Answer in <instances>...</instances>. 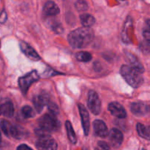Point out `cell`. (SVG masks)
I'll return each mask as SVG.
<instances>
[{
    "mask_svg": "<svg viewBox=\"0 0 150 150\" xmlns=\"http://www.w3.org/2000/svg\"><path fill=\"white\" fill-rule=\"evenodd\" d=\"M93 30L90 28L81 27L73 30L69 34L67 40L73 48H86L92 42L94 39Z\"/></svg>",
    "mask_w": 150,
    "mask_h": 150,
    "instance_id": "obj_1",
    "label": "cell"
},
{
    "mask_svg": "<svg viewBox=\"0 0 150 150\" xmlns=\"http://www.w3.org/2000/svg\"><path fill=\"white\" fill-rule=\"evenodd\" d=\"M38 136L48 135V133L55 132L59 128L60 124L55 115L46 114L42 116L38 120Z\"/></svg>",
    "mask_w": 150,
    "mask_h": 150,
    "instance_id": "obj_2",
    "label": "cell"
},
{
    "mask_svg": "<svg viewBox=\"0 0 150 150\" xmlns=\"http://www.w3.org/2000/svg\"><path fill=\"white\" fill-rule=\"evenodd\" d=\"M120 73L125 81L133 88H139L142 85L144 79L142 73L131 66L122 65L120 68Z\"/></svg>",
    "mask_w": 150,
    "mask_h": 150,
    "instance_id": "obj_3",
    "label": "cell"
},
{
    "mask_svg": "<svg viewBox=\"0 0 150 150\" xmlns=\"http://www.w3.org/2000/svg\"><path fill=\"white\" fill-rule=\"evenodd\" d=\"M40 79V76L37 70H32L18 79V85L23 95H26L31 85Z\"/></svg>",
    "mask_w": 150,
    "mask_h": 150,
    "instance_id": "obj_4",
    "label": "cell"
},
{
    "mask_svg": "<svg viewBox=\"0 0 150 150\" xmlns=\"http://www.w3.org/2000/svg\"><path fill=\"white\" fill-rule=\"evenodd\" d=\"M87 105L91 112L95 115L100 114L101 111V102L98 93L94 90H90L88 94Z\"/></svg>",
    "mask_w": 150,
    "mask_h": 150,
    "instance_id": "obj_5",
    "label": "cell"
},
{
    "mask_svg": "<svg viewBox=\"0 0 150 150\" xmlns=\"http://www.w3.org/2000/svg\"><path fill=\"white\" fill-rule=\"evenodd\" d=\"M36 146L38 150H57V144L49 135L39 136L36 142Z\"/></svg>",
    "mask_w": 150,
    "mask_h": 150,
    "instance_id": "obj_6",
    "label": "cell"
},
{
    "mask_svg": "<svg viewBox=\"0 0 150 150\" xmlns=\"http://www.w3.org/2000/svg\"><path fill=\"white\" fill-rule=\"evenodd\" d=\"M78 107H79V114H80L81 118L82 127H83V133H84L85 136H87L89 135V129H90L89 112H88L86 108H85V106L83 104L79 103Z\"/></svg>",
    "mask_w": 150,
    "mask_h": 150,
    "instance_id": "obj_7",
    "label": "cell"
},
{
    "mask_svg": "<svg viewBox=\"0 0 150 150\" xmlns=\"http://www.w3.org/2000/svg\"><path fill=\"white\" fill-rule=\"evenodd\" d=\"M32 102H33L37 111L40 113L43 109L44 106L48 105V103L50 102L49 96H48V94L42 92V93L34 97V98L32 99Z\"/></svg>",
    "mask_w": 150,
    "mask_h": 150,
    "instance_id": "obj_8",
    "label": "cell"
},
{
    "mask_svg": "<svg viewBox=\"0 0 150 150\" xmlns=\"http://www.w3.org/2000/svg\"><path fill=\"white\" fill-rule=\"evenodd\" d=\"M108 111L111 112L114 117L119 119H124L127 116L125 109L124 107L117 102H112L108 105Z\"/></svg>",
    "mask_w": 150,
    "mask_h": 150,
    "instance_id": "obj_9",
    "label": "cell"
},
{
    "mask_svg": "<svg viewBox=\"0 0 150 150\" xmlns=\"http://www.w3.org/2000/svg\"><path fill=\"white\" fill-rule=\"evenodd\" d=\"M109 140L111 146L114 148H119L123 142V135L117 128L111 129L109 133Z\"/></svg>",
    "mask_w": 150,
    "mask_h": 150,
    "instance_id": "obj_10",
    "label": "cell"
},
{
    "mask_svg": "<svg viewBox=\"0 0 150 150\" xmlns=\"http://www.w3.org/2000/svg\"><path fill=\"white\" fill-rule=\"evenodd\" d=\"M20 48L22 52L32 61H39L40 59V57L35 51V50L32 46L25 42H21L20 43Z\"/></svg>",
    "mask_w": 150,
    "mask_h": 150,
    "instance_id": "obj_11",
    "label": "cell"
},
{
    "mask_svg": "<svg viewBox=\"0 0 150 150\" xmlns=\"http://www.w3.org/2000/svg\"><path fill=\"white\" fill-rule=\"evenodd\" d=\"M130 110L134 115L138 116V117H142V116L146 115L149 112V105H146V103L137 102L131 104Z\"/></svg>",
    "mask_w": 150,
    "mask_h": 150,
    "instance_id": "obj_12",
    "label": "cell"
},
{
    "mask_svg": "<svg viewBox=\"0 0 150 150\" xmlns=\"http://www.w3.org/2000/svg\"><path fill=\"white\" fill-rule=\"evenodd\" d=\"M94 131L96 136L100 138H105L108 135V127L103 121L97 120L93 123Z\"/></svg>",
    "mask_w": 150,
    "mask_h": 150,
    "instance_id": "obj_13",
    "label": "cell"
},
{
    "mask_svg": "<svg viewBox=\"0 0 150 150\" xmlns=\"http://www.w3.org/2000/svg\"><path fill=\"white\" fill-rule=\"evenodd\" d=\"M43 13L45 16H55L59 13V8L54 1H48L44 4Z\"/></svg>",
    "mask_w": 150,
    "mask_h": 150,
    "instance_id": "obj_14",
    "label": "cell"
},
{
    "mask_svg": "<svg viewBox=\"0 0 150 150\" xmlns=\"http://www.w3.org/2000/svg\"><path fill=\"white\" fill-rule=\"evenodd\" d=\"M1 114L6 117H12L14 114V106L10 100H6L0 105Z\"/></svg>",
    "mask_w": 150,
    "mask_h": 150,
    "instance_id": "obj_15",
    "label": "cell"
},
{
    "mask_svg": "<svg viewBox=\"0 0 150 150\" xmlns=\"http://www.w3.org/2000/svg\"><path fill=\"white\" fill-rule=\"evenodd\" d=\"M126 56H127V58H128L130 62L131 63L132 67H133L134 69H136V70H138V71L141 73H142L144 71V68L143 65H142V63H141L138 60L137 57H136V56L133 55V54H130V53H129V52L126 53Z\"/></svg>",
    "mask_w": 150,
    "mask_h": 150,
    "instance_id": "obj_16",
    "label": "cell"
},
{
    "mask_svg": "<svg viewBox=\"0 0 150 150\" xmlns=\"http://www.w3.org/2000/svg\"><path fill=\"white\" fill-rule=\"evenodd\" d=\"M80 20L83 27L90 28L95 23V18L92 15L84 13L80 16Z\"/></svg>",
    "mask_w": 150,
    "mask_h": 150,
    "instance_id": "obj_17",
    "label": "cell"
},
{
    "mask_svg": "<svg viewBox=\"0 0 150 150\" xmlns=\"http://www.w3.org/2000/svg\"><path fill=\"white\" fill-rule=\"evenodd\" d=\"M65 128L67 133V137H68L70 142L73 144H76L77 143V138H76V133H75L74 130L73 128V126H72L70 121H66Z\"/></svg>",
    "mask_w": 150,
    "mask_h": 150,
    "instance_id": "obj_18",
    "label": "cell"
},
{
    "mask_svg": "<svg viewBox=\"0 0 150 150\" xmlns=\"http://www.w3.org/2000/svg\"><path fill=\"white\" fill-rule=\"evenodd\" d=\"M136 129H137L138 134H139V136L146 139V140H149L150 134L149 127H145L142 123L139 122L137 124V125H136Z\"/></svg>",
    "mask_w": 150,
    "mask_h": 150,
    "instance_id": "obj_19",
    "label": "cell"
},
{
    "mask_svg": "<svg viewBox=\"0 0 150 150\" xmlns=\"http://www.w3.org/2000/svg\"><path fill=\"white\" fill-rule=\"evenodd\" d=\"M24 136V130L21 126L15 125H13L10 133V136L16 139H21Z\"/></svg>",
    "mask_w": 150,
    "mask_h": 150,
    "instance_id": "obj_20",
    "label": "cell"
},
{
    "mask_svg": "<svg viewBox=\"0 0 150 150\" xmlns=\"http://www.w3.org/2000/svg\"><path fill=\"white\" fill-rule=\"evenodd\" d=\"M12 127H13V125H12L10 122L7 121V120H3L0 122V127H1V130H2L3 133H4L6 136H8V137L10 136Z\"/></svg>",
    "mask_w": 150,
    "mask_h": 150,
    "instance_id": "obj_21",
    "label": "cell"
},
{
    "mask_svg": "<svg viewBox=\"0 0 150 150\" xmlns=\"http://www.w3.org/2000/svg\"><path fill=\"white\" fill-rule=\"evenodd\" d=\"M76 58L79 62H87L92 59V56L90 53L86 52V51H80L76 54Z\"/></svg>",
    "mask_w": 150,
    "mask_h": 150,
    "instance_id": "obj_22",
    "label": "cell"
},
{
    "mask_svg": "<svg viewBox=\"0 0 150 150\" xmlns=\"http://www.w3.org/2000/svg\"><path fill=\"white\" fill-rule=\"evenodd\" d=\"M21 114L25 119H30L35 117V112L33 109L29 105H25L21 108Z\"/></svg>",
    "mask_w": 150,
    "mask_h": 150,
    "instance_id": "obj_23",
    "label": "cell"
},
{
    "mask_svg": "<svg viewBox=\"0 0 150 150\" xmlns=\"http://www.w3.org/2000/svg\"><path fill=\"white\" fill-rule=\"evenodd\" d=\"M75 6L79 11H86L88 9V4L86 1L79 0L75 3Z\"/></svg>",
    "mask_w": 150,
    "mask_h": 150,
    "instance_id": "obj_24",
    "label": "cell"
},
{
    "mask_svg": "<svg viewBox=\"0 0 150 150\" xmlns=\"http://www.w3.org/2000/svg\"><path fill=\"white\" fill-rule=\"evenodd\" d=\"M144 38L145 42L149 43V40H150V33H149V20L146 21V25L144 29L143 32Z\"/></svg>",
    "mask_w": 150,
    "mask_h": 150,
    "instance_id": "obj_25",
    "label": "cell"
},
{
    "mask_svg": "<svg viewBox=\"0 0 150 150\" xmlns=\"http://www.w3.org/2000/svg\"><path fill=\"white\" fill-rule=\"evenodd\" d=\"M95 150H111V148L106 142H98Z\"/></svg>",
    "mask_w": 150,
    "mask_h": 150,
    "instance_id": "obj_26",
    "label": "cell"
},
{
    "mask_svg": "<svg viewBox=\"0 0 150 150\" xmlns=\"http://www.w3.org/2000/svg\"><path fill=\"white\" fill-rule=\"evenodd\" d=\"M48 110H49L50 111V114L56 116L59 113L58 107H57V105H56L55 103H51V102L48 103Z\"/></svg>",
    "mask_w": 150,
    "mask_h": 150,
    "instance_id": "obj_27",
    "label": "cell"
},
{
    "mask_svg": "<svg viewBox=\"0 0 150 150\" xmlns=\"http://www.w3.org/2000/svg\"><path fill=\"white\" fill-rule=\"evenodd\" d=\"M52 30L57 34H61L63 32V27L59 23H53L51 25Z\"/></svg>",
    "mask_w": 150,
    "mask_h": 150,
    "instance_id": "obj_28",
    "label": "cell"
},
{
    "mask_svg": "<svg viewBox=\"0 0 150 150\" xmlns=\"http://www.w3.org/2000/svg\"><path fill=\"white\" fill-rule=\"evenodd\" d=\"M6 20H7V13H6V12L4 10V11H2V13L0 14V23H4V22L6 21Z\"/></svg>",
    "mask_w": 150,
    "mask_h": 150,
    "instance_id": "obj_29",
    "label": "cell"
},
{
    "mask_svg": "<svg viewBox=\"0 0 150 150\" xmlns=\"http://www.w3.org/2000/svg\"><path fill=\"white\" fill-rule=\"evenodd\" d=\"M17 150H33L26 144H21L18 146Z\"/></svg>",
    "mask_w": 150,
    "mask_h": 150,
    "instance_id": "obj_30",
    "label": "cell"
},
{
    "mask_svg": "<svg viewBox=\"0 0 150 150\" xmlns=\"http://www.w3.org/2000/svg\"><path fill=\"white\" fill-rule=\"evenodd\" d=\"M1 146H2V142H1V135L0 133V150L1 149Z\"/></svg>",
    "mask_w": 150,
    "mask_h": 150,
    "instance_id": "obj_31",
    "label": "cell"
},
{
    "mask_svg": "<svg viewBox=\"0 0 150 150\" xmlns=\"http://www.w3.org/2000/svg\"><path fill=\"white\" fill-rule=\"evenodd\" d=\"M83 150H88V149H86V148H83Z\"/></svg>",
    "mask_w": 150,
    "mask_h": 150,
    "instance_id": "obj_32",
    "label": "cell"
},
{
    "mask_svg": "<svg viewBox=\"0 0 150 150\" xmlns=\"http://www.w3.org/2000/svg\"><path fill=\"white\" fill-rule=\"evenodd\" d=\"M0 47H1V40H0Z\"/></svg>",
    "mask_w": 150,
    "mask_h": 150,
    "instance_id": "obj_33",
    "label": "cell"
},
{
    "mask_svg": "<svg viewBox=\"0 0 150 150\" xmlns=\"http://www.w3.org/2000/svg\"><path fill=\"white\" fill-rule=\"evenodd\" d=\"M1 110H0V115H1Z\"/></svg>",
    "mask_w": 150,
    "mask_h": 150,
    "instance_id": "obj_34",
    "label": "cell"
},
{
    "mask_svg": "<svg viewBox=\"0 0 150 150\" xmlns=\"http://www.w3.org/2000/svg\"><path fill=\"white\" fill-rule=\"evenodd\" d=\"M142 150H146V149H142Z\"/></svg>",
    "mask_w": 150,
    "mask_h": 150,
    "instance_id": "obj_35",
    "label": "cell"
}]
</instances>
